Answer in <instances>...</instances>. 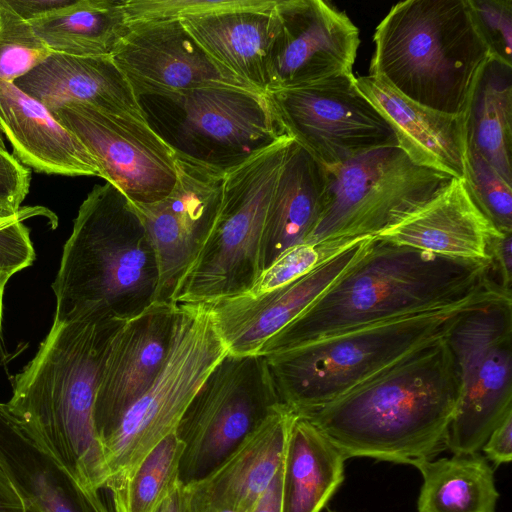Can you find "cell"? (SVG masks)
<instances>
[{"instance_id": "6da1fadb", "label": "cell", "mask_w": 512, "mask_h": 512, "mask_svg": "<svg viewBox=\"0 0 512 512\" xmlns=\"http://www.w3.org/2000/svg\"><path fill=\"white\" fill-rule=\"evenodd\" d=\"M446 337V336H445ZM445 337L304 414L345 459L414 465L446 449L460 384Z\"/></svg>"}, {"instance_id": "7a4b0ae2", "label": "cell", "mask_w": 512, "mask_h": 512, "mask_svg": "<svg viewBox=\"0 0 512 512\" xmlns=\"http://www.w3.org/2000/svg\"><path fill=\"white\" fill-rule=\"evenodd\" d=\"M490 287L497 285L489 277V260L440 256L374 236L360 258L272 337L260 355L452 305Z\"/></svg>"}, {"instance_id": "3957f363", "label": "cell", "mask_w": 512, "mask_h": 512, "mask_svg": "<svg viewBox=\"0 0 512 512\" xmlns=\"http://www.w3.org/2000/svg\"><path fill=\"white\" fill-rule=\"evenodd\" d=\"M124 321V320H123ZM53 322L35 356L11 379L9 412L84 488L106 487L94 403L109 340L123 322Z\"/></svg>"}, {"instance_id": "277c9868", "label": "cell", "mask_w": 512, "mask_h": 512, "mask_svg": "<svg viewBox=\"0 0 512 512\" xmlns=\"http://www.w3.org/2000/svg\"><path fill=\"white\" fill-rule=\"evenodd\" d=\"M157 257L131 202L95 185L79 207L52 283L53 322L126 320L156 301Z\"/></svg>"}, {"instance_id": "5b68a950", "label": "cell", "mask_w": 512, "mask_h": 512, "mask_svg": "<svg viewBox=\"0 0 512 512\" xmlns=\"http://www.w3.org/2000/svg\"><path fill=\"white\" fill-rule=\"evenodd\" d=\"M369 75L432 110L464 113L488 52L466 0H406L395 4L373 35Z\"/></svg>"}, {"instance_id": "8992f818", "label": "cell", "mask_w": 512, "mask_h": 512, "mask_svg": "<svg viewBox=\"0 0 512 512\" xmlns=\"http://www.w3.org/2000/svg\"><path fill=\"white\" fill-rule=\"evenodd\" d=\"M382 320L263 355L278 398L296 414L346 394L416 350L444 338L462 311L491 295Z\"/></svg>"}, {"instance_id": "52a82bcc", "label": "cell", "mask_w": 512, "mask_h": 512, "mask_svg": "<svg viewBox=\"0 0 512 512\" xmlns=\"http://www.w3.org/2000/svg\"><path fill=\"white\" fill-rule=\"evenodd\" d=\"M228 353L203 303L175 304L170 345L159 374L101 442L111 493L157 443L175 432L201 385Z\"/></svg>"}, {"instance_id": "ba28073f", "label": "cell", "mask_w": 512, "mask_h": 512, "mask_svg": "<svg viewBox=\"0 0 512 512\" xmlns=\"http://www.w3.org/2000/svg\"><path fill=\"white\" fill-rule=\"evenodd\" d=\"M292 137L225 172L214 224L182 275L171 303H203L246 292L262 272L265 217Z\"/></svg>"}, {"instance_id": "9c48e42d", "label": "cell", "mask_w": 512, "mask_h": 512, "mask_svg": "<svg viewBox=\"0 0 512 512\" xmlns=\"http://www.w3.org/2000/svg\"><path fill=\"white\" fill-rule=\"evenodd\" d=\"M325 173L323 210L305 243L336 250L395 225L453 179L415 164L398 146L368 151Z\"/></svg>"}, {"instance_id": "30bf717a", "label": "cell", "mask_w": 512, "mask_h": 512, "mask_svg": "<svg viewBox=\"0 0 512 512\" xmlns=\"http://www.w3.org/2000/svg\"><path fill=\"white\" fill-rule=\"evenodd\" d=\"M445 340L460 384L446 449L479 453L512 413V294L491 295L462 311Z\"/></svg>"}, {"instance_id": "8fae6325", "label": "cell", "mask_w": 512, "mask_h": 512, "mask_svg": "<svg viewBox=\"0 0 512 512\" xmlns=\"http://www.w3.org/2000/svg\"><path fill=\"white\" fill-rule=\"evenodd\" d=\"M281 405L263 355L228 353L175 430L184 444L179 482L187 485L212 472Z\"/></svg>"}, {"instance_id": "7c38bea8", "label": "cell", "mask_w": 512, "mask_h": 512, "mask_svg": "<svg viewBox=\"0 0 512 512\" xmlns=\"http://www.w3.org/2000/svg\"><path fill=\"white\" fill-rule=\"evenodd\" d=\"M172 110L166 142L177 152L223 172L291 137L269 93L209 86L154 97Z\"/></svg>"}, {"instance_id": "4fadbf2b", "label": "cell", "mask_w": 512, "mask_h": 512, "mask_svg": "<svg viewBox=\"0 0 512 512\" xmlns=\"http://www.w3.org/2000/svg\"><path fill=\"white\" fill-rule=\"evenodd\" d=\"M47 109L87 149L99 177L132 204L160 201L174 188L176 152L149 123L79 102Z\"/></svg>"}, {"instance_id": "5bb4252c", "label": "cell", "mask_w": 512, "mask_h": 512, "mask_svg": "<svg viewBox=\"0 0 512 512\" xmlns=\"http://www.w3.org/2000/svg\"><path fill=\"white\" fill-rule=\"evenodd\" d=\"M355 79L350 74L269 93L289 135L324 167L398 146L392 128Z\"/></svg>"}, {"instance_id": "9a60e30c", "label": "cell", "mask_w": 512, "mask_h": 512, "mask_svg": "<svg viewBox=\"0 0 512 512\" xmlns=\"http://www.w3.org/2000/svg\"><path fill=\"white\" fill-rule=\"evenodd\" d=\"M276 10L268 93L353 74L360 33L345 12L323 0H278Z\"/></svg>"}, {"instance_id": "2e32d148", "label": "cell", "mask_w": 512, "mask_h": 512, "mask_svg": "<svg viewBox=\"0 0 512 512\" xmlns=\"http://www.w3.org/2000/svg\"><path fill=\"white\" fill-rule=\"evenodd\" d=\"M176 152V151H175ZM172 191L151 204H132L155 251L156 301L171 302L182 275L195 259L216 219L225 172L176 152Z\"/></svg>"}, {"instance_id": "e0dca14e", "label": "cell", "mask_w": 512, "mask_h": 512, "mask_svg": "<svg viewBox=\"0 0 512 512\" xmlns=\"http://www.w3.org/2000/svg\"><path fill=\"white\" fill-rule=\"evenodd\" d=\"M110 57L138 100L209 86L252 88L215 63L179 20L127 24Z\"/></svg>"}, {"instance_id": "ac0fdd59", "label": "cell", "mask_w": 512, "mask_h": 512, "mask_svg": "<svg viewBox=\"0 0 512 512\" xmlns=\"http://www.w3.org/2000/svg\"><path fill=\"white\" fill-rule=\"evenodd\" d=\"M174 313V303L154 301L113 332L94 403L100 445L159 374L170 345Z\"/></svg>"}, {"instance_id": "d6986e66", "label": "cell", "mask_w": 512, "mask_h": 512, "mask_svg": "<svg viewBox=\"0 0 512 512\" xmlns=\"http://www.w3.org/2000/svg\"><path fill=\"white\" fill-rule=\"evenodd\" d=\"M370 238L351 243L308 273L267 293L256 297L239 294L203 302L229 353L236 356L260 355L272 337L297 318L360 258Z\"/></svg>"}, {"instance_id": "ffe728a7", "label": "cell", "mask_w": 512, "mask_h": 512, "mask_svg": "<svg viewBox=\"0 0 512 512\" xmlns=\"http://www.w3.org/2000/svg\"><path fill=\"white\" fill-rule=\"evenodd\" d=\"M293 416L282 404L212 472L181 484L188 512H251L282 465Z\"/></svg>"}, {"instance_id": "44dd1931", "label": "cell", "mask_w": 512, "mask_h": 512, "mask_svg": "<svg viewBox=\"0 0 512 512\" xmlns=\"http://www.w3.org/2000/svg\"><path fill=\"white\" fill-rule=\"evenodd\" d=\"M498 233L465 180L453 178L433 199L375 237L440 256L487 261Z\"/></svg>"}, {"instance_id": "7402d4cb", "label": "cell", "mask_w": 512, "mask_h": 512, "mask_svg": "<svg viewBox=\"0 0 512 512\" xmlns=\"http://www.w3.org/2000/svg\"><path fill=\"white\" fill-rule=\"evenodd\" d=\"M0 463L23 512H109L0 403Z\"/></svg>"}, {"instance_id": "603a6c76", "label": "cell", "mask_w": 512, "mask_h": 512, "mask_svg": "<svg viewBox=\"0 0 512 512\" xmlns=\"http://www.w3.org/2000/svg\"><path fill=\"white\" fill-rule=\"evenodd\" d=\"M355 83L392 128L398 147L417 165L463 179L467 149L465 116L423 107L376 77Z\"/></svg>"}, {"instance_id": "cb8c5ba5", "label": "cell", "mask_w": 512, "mask_h": 512, "mask_svg": "<svg viewBox=\"0 0 512 512\" xmlns=\"http://www.w3.org/2000/svg\"><path fill=\"white\" fill-rule=\"evenodd\" d=\"M13 84L46 108L79 102L149 123L130 84L111 57L51 52Z\"/></svg>"}, {"instance_id": "d4e9b609", "label": "cell", "mask_w": 512, "mask_h": 512, "mask_svg": "<svg viewBox=\"0 0 512 512\" xmlns=\"http://www.w3.org/2000/svg\"><path fill=\"white\" fill-rule=\"evenodd\" d=\"M0 128L14 155L37 172L99 176L83 144L39 101L0 81Z\"/></svg>"}, {"instance_id": "484cf974", "label": "cell", "mask_w": 512, "mask_h": 512, "mask_svg": "<svg viewBox=\"0 0 512 512\" xmlns=\"http://www.w3.org/2000/svg\"><path fill=\"white\" fill-rule=\"evenodd\" d=\"M278 0L179 20L208 56L242 83L268 93L267 63L277 30Z\"/></svg>"}, {"instance_id": "4316f807", "label": "cell", "mask_w": 512, "mask_h": 512, "mask_svg": "<svg viewBox=\"0 0 512 512\" xmlns=\"http://www.w3.org/2000/svg\"><path fill=\"white\" fill-rule=\"evenodd\" d=\"M325 191V167L292 138L265 217L262 271L288 249L306 242L321 216Z\"/></svg>"}, {"instance_id": "83f0119b", "label": "cell", "mask_w": 512, "mask_h": 512, "mask_svg": "<svg viewBox=\"0 0 512 512\" xmlns=\"http://www.w3.org/2000/svg\"><path fill=\"white\" fill-rule=\"evenodd\" d=\"M345 460L307 417L294 413L282 465V512H320L344 480Z\"/></svg>"}, {"instance_id": "f1b7e54d", "label": "cell", "mask_w": 512, "mask_h": 512, "mask_svg": "<svg viewBox=\"0 0 512 512\" xmlns=\"http://www.w3.org/2000/svg\"><path fill=\"white\" fill-rule=\"evenodd\" d=\"M467 147L512 185V67L488 59L468 97Z\"/></svg>"}, {"instance_id": "f546056e", "label": "cell", "mask_w": 512, "mask_h": 512, "mask_svg": "<svg viewBox=\"0 0 512 512\" xmlns=\"http://www.w3.org/2000/svg\"><path fill=\"white\" fill-rule=\"evenodd\" d=\"M423 483L418 512H495L494 470L479 453L416 462Z\"/></svg>"}, {"instance_id": "4dcf8cb0", "label": "cell", "mask_w": 512, "mask_h": 512, "mask_svg": "<svg viewBox=\"0 0 512 512\" xmlns=\"http://www.w3.org/2000/svg\"><path fill=\"white\" fill-rule=\"evenodd\" d=\"M124 0H77L45 18L30 21L52 52L110 57L127 30Z\"/></svg>"}, {"instance_id": "1f68e13d", "label": "cell", "mask_w": 512, "mask_h": 512, "mask_svg": "<svg viewBox=\"0 0 512 512\" xmlns=\"http://www.w3.org/2000/svg\"><path fill=\"white\" fill-rule=\"evenodd\" d=\"M184 444L176 432L157 443L138 463L123 486L112 493L116 512H155L179 483Z\"/></svg>"}, {"instance_id": "d6a6232c", "label": "cell", "mask_w": 512, "mask_h": 512, "mask_svg": "<svg viewBox=\"0 0 512 512\" xmlns=\"http://www.w3.org/2000/svg\"><path fill=\"white\" fill-rule=\"evenodd\" d=\"M51 52L31 24L0 0V81L14 83Z\"/></svg>"}, {"instance_id": "836d02e7", "label": "cell", "mask_w": 512, "mask_h": 512, "mask_svg": "<svg viewBox=\"0 0 512 512\" xmlns=\"http://www.w3.org/2000/svg\"><path fill=\"white\" fill-rule=\"evenodd\" d=\"M463 179L476 204L495 228L501 233H512V185L468 147Z\"/></svg>"}, {"instance_id": "e575fe53", "label": "cell", "mask_w": 512, "mask_h": 512, "mask_svg": "<svg viewBox=\"0 0 512 512\" xmlns=\"http://www.w3.org/2000/svg\"><path fill=\"white\" fill-rule=\"evenodd\" d=\"M265 0H124L126 24L197 18L246 9Z\"/></svg>"}, {"instance_id": "d590c367", "label": "cell", "mask_w": 512, "mask_h": 512, "mask_svg": "<svg viewBox=\"0 0 512 512\" xmlns=\"http://www.w3.org/2000/svg\"><path fill=\"white\" fill-rule=\"evenodd\" d=\"M466 4L489 59L512 67V1L466 0Z\"/></svg>"}, {"instance_id": "8d00e7d4", "label": "cell", "mask_w": 512, "mask_h": 512, "mask_svg": "<svg viewBox=\"0 0 512 512\" xmlns=\"http://www.w3.org/2000/svg\"><path fill=\"white\" fill-rule=\"evenodd\" d=\"M38 215L49 216L50 211L42 207L13 210L0 205V273L11 277L32 265L35 252L24 220Z\"/></svg>"}, {"instance_id": "74e56055", "label": "cell", "mask_w": 512, "mask_h": 512, "mask_svg": "<svg viewBox=\"0 0 512 512\" xmlns=\"http://www.w3.org/2000/svg\"><path fill=\"white\" fill-rule=\"evenodd\" d=\"M343 249L336 250L306 243L294 246L264 269L251 287L242 294L256 297L282 287L308 273Z\"/></svg>"}, {"instance_id": "f35d334b", "label": "cell", "mask_w": 512, "mask_h": 512, "mask_svg": "<svg viewBox=\"0 0 512 512\" xmlns=\"http://www.w3.org/2000/svg\"><path fill=\"white\" fill-rule=\"evenodd\" d=\"M31 174L7 149L0 148V205L19 210L30 186Z\"/></svg>"}, {"instance_id": "ab89813d", "label": "cell", "mask_w": 512, "mask_h": 512, "mask_svg": "<svg viewBox=\"0 0 512 512\" xmlns=\"http://www.w3.org/2000/svg\"><path fill=\"white\" fill-rule=\"evenodd\" d=\"M512 233H498L489 244V275L495 284L512 293Z\"/></svg>"}, {"instance_id": "60d3db41", "label": "cell", "mask_w": 512, "mask_h": 512, "mask_svg": "<svg viewBox=\"0 0 512 512\" xmlns=\"http://www.w3.org/2000/svg\"><path fill=\"white\" fill-rule=\"evenodd\" d=\"M481 450L495 466L510 463L512 459V413L491 432Z\"/></svg>"}, {"instance_id": "b9f144b4", "label": "cell", "mask_w": 512, "mask_h": 512, "mask_svg": "<svg viewBox=\"0 0 512 512\" xmlns=\"http://www.w3.org/2000/svg\"><path fill=\"white\" fill-rule=\"evenodd\" d=\"M77 0H6L7 4L24 20L30 22L60 12Z\"/></svg>"}, {"instance_id": "7bdbcfd3", "label": "cell", "mask_w": 512, "mask_h": 512, "mask_svg": "<svg viewBox=\"0 0 512 512\" xmlns=\"http://www.w3.org/2000/svg\"><path fill=\"white\" fill-rule=\"evenodd\" d=\"M282 465L251 512H282Z\"/></svg>"}, {"instance_id": "ee69618b", "label": "cell", "mask_w": 512, "mask_h": 512, "mask_svg": "<svg viewBox=\"0 0 512 512\" xmlns=\"http://www.w3.org/2000/svg\"><path fill=\"white\" fill-rule=\"evenodd\" d=\"M0 512H23L22 502L0 463Z\"/></svg>"}, {"instance_id": "f6af8a7d", "label": "cell", "mask_w": 512, "mask_h": 512, "mask_svg": "<svg viewBox=\"0 0 512 512\" xmlns=\"http://www.w3.org/2000/svg\"><path fill=\"white\" fill-rule=\"evenodd\" d=\"M167 512H188L182 493V485L179 482L168 495Z\"/></svg>"}, {"instance_id": "bcb514c9", "label": "cell", "mask_w": 512, "mask_h": 512, "mask_svg": "<svg viewBox=\"0 0 512 512\" xmlns=\"http://www.w3.org/2000/svg\"><path fill=\"white\" fill-rule=\"evenodd\" d=\"M9 279H10V277H8L7 275L0 273V329H1V322H2V306H3L4 288Z\"/></svg>"}, {"instance_id": "7dc6e473", "label": "cell", "mask_w": 512, "mask_h": 512, "mask_svg": "<svg viewBox=\"0 0 512 512\" xmlns=\"http://www.w3.org/2000/svg\"><path fill=\"white\" fill-rule=\"evenodd\" d=\"M168 508V496L163 500V502L158 506L155 512H167Z\"/></svg>"}, {"instance_id": "c3c4849f", "label": "cell", "mask_w": 512, "mask_h": 512, "mask_svg": "<svg viewBox=\"0 0 512 512\" xmlns=\"http://www.w3.org/2000/svg\"><path fill=\"white\" fill-rule=\"evenodd\" d=\"M3 136H4V134H3V132H2V130H1V128H0V148H1V149H6L5 144H4V138H3Z\"/></svg>"}, {"instance_id": "681fc988", "label": "cell", "mask_w": 512, "mask_h": 512, "mask_svg": "<svg viewBox=\"0 0 512 512\" xmlns=\"http://www.w3.org/2000/svg\"><path fill=\"white\" fill-rule=\"evenodd\" d=\"M329 512H335V511H331V510H330Z\"/></svg>"}]
</instances>
